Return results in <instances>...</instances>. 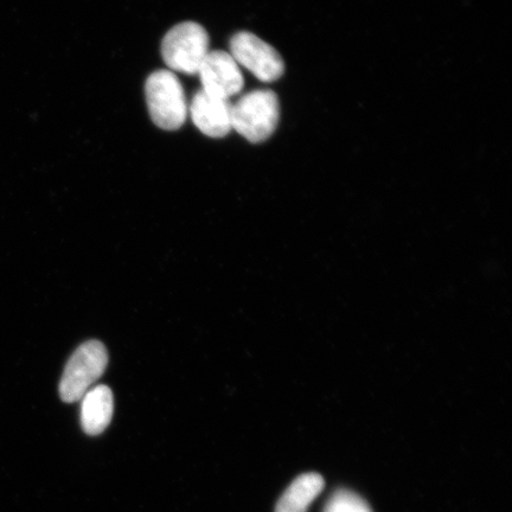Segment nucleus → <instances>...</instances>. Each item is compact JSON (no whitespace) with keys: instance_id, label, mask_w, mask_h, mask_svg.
<instances>
[{"instance_id":"obj_9","label":"nucleus","mask_w":512,"mask_h":512,"mask_svg":"<svg viewBox=\"0 0 512 512\" xmlns=\"http://www.w3.org/2000/svg\"><path fill=\"white\" fill-rule=\"evenodd\" d=\"M325 486L318 473H305L298 477L281 496L275 512H306Z\"/></svg>"},{"instance_id":"obj_8","label":"nucleus","mask_w":512,"mask_h":512,"mask_svg":"<svg viewBox=\"0 0 512 512\" xmlns=\"http://www.w3.org/2000/svg\"><path fill=\"white\" fill-rule=\"evenodd\" d=\"M113 394L107 386L89 389L82 398L81 425L88 435H99L111 424Z\"/></svg>"},{"instance_id":"obj_7","label":"nucleus","mask_w":512,"mask_h":512,"mask_svg":"<svg viewBox=\"0 0 512 512\" xmlns=\"http://www.w3.org/2000/svg\"><path fill=\"white\" fill-rule=\"evenodd\" d=\"M232 105L229 100L216 98L206 92H197L191 101L190 114L195 126L210 138H223L232 128Z\"/></svg>"},{"instance_id":"obj_1","label":"nucleus","mask_w":512,"mask_h":512,"mask_svg":"<svg viewBox=\"0 0 512 512\" xmlns=\"http://www.w3.org/2000/svg\"><path fill=\"white\" fill-rule=\"evenodd\" d=\"M280 105L277 94L268 89L243 95L232 105V128L248 142H265L277 130Z\"/></svg>"},{"instance_id":"obj_3","label":"nucleus","mask_w":512,"mask_h":512,"mask_svg":"<svg viewBox=\"0 0 512 512\" xmlns=\"http://www.w3.org/2000/svg\"><path fill=\"white\" fill-rule=\"evenodd\" d=\"M209 35L201 24L184 22L172 28L162 42L163 60L172 70L198 75L210 53Z\"/></svg>"},{"instance_id":"obj_4","label":"nucleus","mask_w":512,"mask_h":512,"mask_svg":"<svg viewBox=\"0 0 512 512\" xmlns=\"http://www.w3.org/2000/svg\"><path fill=\"white\" fill-rule=\"evenodd\" d=\"M108 363L105 345L89 341L80 345L67 363L60 383V395L64 402L79 401L93 384L104 375Z\"/></svg>"},{"instance_id":"obj_10","label":"nucleus","mask_w":512,"mask_h":512,"mask_svg":"<svg viewBox=\"0 0 512 512\" xmlns=\"http://www.w3.org/2000/svg\"><path fill=\"white\" fill-rule=\"evenodd\" d=\"M324 512H373L364 499L349 490H338L326 503Z\"/></svg>"},{"instance_id":"obj_2","label":"nucleus","mask_w":512,"mask_h":512,"mask_svg":"<svg viewBox=\"0 0 512 512\" xmlns=\"http://www.w3.org/2000/svg\"><path fill=\"white\" fill-rule=\"evenodd\" d=\"M145 95L150 117L159 128L177 131L188 115L181 81L170 70H158L146 80Z\"/></svg>"},{"instance_id":"obj_6","label":"nucleus","mask_w":512,"mask_h":512,"mask_svg":"<svg viewBox=\"0 0 512 512\" xmlns=\"http://www.w3.org/2000/svg\"><path fill=\"white\" fill-rule=\"evenodd\" d=\"M203 91L228 100L242 91L245 81L233 56L226 51H211L204 60L200 73Z\"/></svg>"},{"instance_id":"obj_5","label":"nucleus","mask_w":512,"mask_h":512,"mask_svg":"<svg viewBox=\"0 0 512 512\" xmlns=\"http://www.w3.org/2000/svg\"><path fill=\"white\" fill-rule=\"evenodd\" d=\"M236 63L251 72L262 82H274L283 76L285 62L283 57L270 44L251 32L241 31L235 34L229 43Z\"/></svg>"}]
</instances>
